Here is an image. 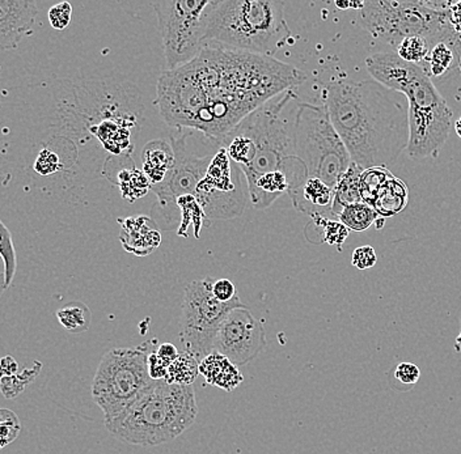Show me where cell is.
Returning a JSON list of instances; mask_svg holds the SVG:
<instances>
[{
  "instance_id": "obj_7",
  "label": "cell",
  "mask_w": 461,
  "mask_h": 454,
  "mask_svg": "<svg viewBox=\"0 0 461 454\" xmlns=\"http://www.w3.org/2000/svg\"><path fill=\"white\" fill-rule=\"evenodd\" d=\"M358 13L360 25L393 49L408 37H422L431 46L452 39L447 3L379 0L363 3Z\"/></svg>"
},
{
  "instance_id": "obj_6",
  "label": "cell",
  "mask_w": 461,
  "mask_h": 454,
  "mask_svg": "<svg viewBox=\"0 0 461 454\" xmlns=\"http://www.w3.org/2000/svg\"><path fill=\"white\" fill-rule=\"evenodd\" d=\"M295 97V89H288L245 117L236 126L249 137L255 148L252 163L241 169L247 185L262 174L281 171L287 178L288 195L301 188L307 180V169L294 154L291 128H288L284 116L285 109Z\"/></svg>"
},
{
  "instance_id": "obj_27",
  "label": "cell",
  "mask_w": 461,
  "mask_h": 454,
  "mask_svg": "<svg viewBox=\"0 0 461 454\" xmlns=\"http://www.w3.org/2000/svg\"><path fill=\"white\" fill-rule=\"evenodd\" d=\"M379 215L376 211L365 202L353 203V205L346 206L339 212L337 219L348 229V231L363 232L370 228L377 220Z\"/></svg>"
},
{
  "instance_id": "obj_42",
  "label": "cell",
  "mask_w": 461,
  "mask_h": 454,
  "mask_svg": "<svg viewBox=\"0 0 461 454\" xmlns=\"http://www.w3.org/2000/svg\"><path fill=\"white\" fill-rule=\"evenodd\" d=\"M20 366L16 359L11 355L3 356L0 359V378H10L19 372Z\"/></svg>"
},
{
  "instance_id": "obj_14",
  "label": "cell",
  "mask_w": 461,
  "mask_h": 454,
  "mask_svg": "<svg viewBox=\"0 0 461 454\" xmlns=\"http://www.w3.org/2000/svg\"><path fill=\"white\" fill-rule=\"evenodd\" d=\"M267 347L264 325L247 307L230 310L219 326L214 352L226 356L236 367L255 361Z\"/></svg>"
},
{
  "instance_id": "obj_1",
  "label": "cell",
  "mask_w": 461,
  "mask_h": 454,
  "mask_svg": "<svg viewBox=\"0 0 461 454\" xmlns=\"http://www.w3.org/2000/svg\"><path fill=\"white\" fill-rule=\"evenodd\" d=\"M305 79L299 68L273 57L206 48L161 75L155 103L167 125L202 132L219 145L245 117Z\"/></svg>"
},
{
  "instance_id": "obj_35",
  "label": "cell",
  "mask_w": 461,
  "mask_h": 454,
  "mask_svg": "<svg viewBox=\"0 0 461 454\" xmlns=\"http://www.w3.org/2000/svg\"><path fill=\"white\" fill-rule=\"evenodd\" d=\"M71 16L72 5L68 2L59 3L49 11V22L57 31H65L70 25Z\"/></svg>"
},
{
  "instance_id": "obj_17",
  "label": "cell",
  "mask_w": 461,
  "mask_h": 454,
  "mask_svg": "<svg viewBox=\"0 0 461 454\" xmlns=\"http://www.w3.org/2000/svg\"><path fill=\"white\" fill-rule=\"evenodd\" d=\"M296 211L310 217H322L325 209L331 207L333 191L319 178L308 177L301 188L288 194Z\"/></svg>"
},
{
  "instance_id": "obj_3",
  "label": "cell",
  "mask_w": 461,
  "mask_h": 454,
  "mask_svg": "<svg viewBox=\"0 0 461 454\" xmlns=\"http://www.w3.org/2000/svg\"><path fill=\"white\" fill-rule=\"evenodd\" d=\"M366 67L375 82L399 92L408 102L409 156H439L451 132L452 111L428 74L420 66L400 58L394 51L368 57Z\"/></svg>"
},
{
  "instance_id": "obj_26",
  "label": "cell",
  "mask_w": 461,
  "mask_h": 454,
  "mask_svg": "<svg viewBox=\"0 0 461 454\" xmlns=\"http://www.w3.org/2000/svg\"><path fill=\"white\" fill-rule=\"evenodd\" d=\"M200 361L189 352L178 353L175 361L167 370L166 381L168 384L183 385V387H192L200 375Z\"/></svg>"
},
{
  "instance_id": "obj_37",
  "label": "cell",
  "mask_w": 461,
  "mask_h": 454,
  "mask_svg": "<svg viewBox=\"0 0 461 454\" xmlns=\"http://www.w3.org/2000/svg\"><path fill=\"white\" fill-rule=\"evenodd\" d=\"M377 263L376 252L373 246H360L354 250L353 257H351V263L358 270H367L374 267Z\"/></svg>"
},
{
  "instance_id": "obj_22",
  "label": "cell",
  "mask_w": 461,
  "mask_h": 454,
  "mask_svg": "<svg viewBox=\"0 0 461 454\" xmlns=\"http://www.w3.org/2000/svg\"><path fill=\"white\" fill-rule=\"evenodd\" d=\"M130 128H132V125L125 120H103L94 132L104 147L112 154L129 155V149H131Z\"/></svg>"
},
{
  "instance_id": "obj_30",
  "label": "cell",
  "mask_w": 461,
  "mask_h": 454,
  "mask_svg": "<svg viewBox=\"0 0 461 454\" xmlns=\"http://www.w3.org/2000/svg\"><path fill=\"white\" fill-rule=\"evenodd\" d=\"M430 50L431 45L429 44L428 40L422 39V37H408L397 45L394 53L405 62L423 67Z\"/></svg>"
},
{
  "instance_id": "obj_25",
  "label": "cell",
  "mask_w": 461,
  "mask_h": 454,
  "mask_svg": "<svg viewBox=\"0 0 461 454\" xmlns=\"http://www.w3.org/2000/svg\"><path fill=\"white\" fill-rule=\"evenodd\" d=\"M57 318L63 329L71 334H82L91 326V309L85 303L72 301L68 306L57 310Z\"/></svg>"
},
{
  "instance_id": "obj_24",
  "label": "cell",
  "mask_w": 461,
  "mask_h": 454,
  "mask_svg": "<svg viewBox=\"0 0 461 454\" xmlns=\"http://www.w3.org/2000/svg\"><path fill=\"white\" fill-rule=\"evenodd\" d=\"M115 183L120 188L123 200H128V202H135V200L144 197L149 191H151V183L144 176L143 172L138 169L134 164L130 166L125 165L118 172Z\"/></svg>"
},
{
  "instance_id": "obj_8",
  "label": "cell",
  "mask_w": 461,
  "mask_h": 454,
  "mask_svg": "<svg viewBox=\"0 0 461 454\" xmlns=\"http://www.w3.org/2000/svg\"><path fill=\"white\" fill-rule=\"evenodd\" d=\"M291 139L294 154L307 169L308 177L319 178L334 191L351 160L325 109L299 103Z\"/></svg>"
},
{
  "instance_id": "obj_32",
  "label": "cell",
  "mask_w": 461,
  "mask_h": 454,
  "mask_svg": "<svg viewBox=\"0 0 461 454\" xmlns=\"http://www.w3.org/2000/svg\"><path fill=\"white\" fill-rule=\"evenodd\" d=\"M0 260L5 269V286L7 289L13 284L14 274H16L17 260L13 235L3 221H0Z\"/></svg>"
},
{
  "instance_id": "obj_36",
  "label": "cell",
  "mask_w": 461,
  "mask_h": 454,
  "mask_svg": "<svg viewBox=\"0 0 461 454\" xmlns=\"http://www.w3.org/2000/svg\"><path fill=\"white\" fill-rule=\"evenodd\" d=\"M58 169H59V159L57 155L50 149H42L34 163V171L42 176H48V174H56Z\"/></svg>"
},
{
  "instance_id": "obj_18",
  "label": "cell",
  "mask_w": 461,
  "mask_h": 454,
  "mask_svg": "<svg viewBox=\"0 0 461 454\" xmlns=\"http://www.w3.org/2000/svg\"><path fill=\"white\" fill-rule=\"evenodd\" d=\"M198 369L207 384L226 392H233L244 381L243 373L239 367H236L226 356L216 352L202 359Z\"/></svg>"
},
{
  "instance_id": "obj_4",
  "label": "cell",
  "mask_w": 461,
  "mask_h": 454,
  "mask_svg": "<svg viewBox=\"0 0 461 454\" xmlns=\"http://www.w3.org/2000/svg\"><path fill=\"white\" fill-rule=\"evenodd\" d=\"M198 405L194 387L152 381L120 415L105 422L120 441L158 447L183 435L194 424Z\"/></svg>"
},
{
  "instance_id": "obj_13",
  "label": "cell",
  "mask_w": 461,
  "mask_h": 454,
  "mask_svg": "<svg viewBox=\"0 0 461 454\" xmlns=\"http://www.w3.org/2000/svg\"><path fill=\"white\" fill-rule=\"evenodd\" d=\"M186 130H177L171 137V147L175 154V164L168 172L163 182L152 185L151 191L158 197L155 209H158V215L164 219L167 226L180 223V211L177 209V200L183 195H193L214 154L198 156L187 146Z\"/></svg>"
},
{
  "instance_id": "obj_41",
  "label": "cell",
  "mask_w": 461,
  "mask_h": 454,
  "mask_svg": "<svg viewBox=\"0 0 461 454\" xmlns=\"http://www.w3.org/2000/svg\"><path fill=\"white\" fill-rule=\"evenodd\" d=\"M155 353L167 364L171 366L172 361H176L178 356V350L176 349L175 344L172 343H161L158 344V349L155 350Z\"/></svg>"
},
{
  "instance_id": "obj_34",
  "label": "cell",
  "mask_w": 461,
  "mask_h": 454,
  "mask_svg": "<svg viewBox=\"0 0 461 454\" xmlns=\"http://www.w3.org/2000/svg\"><path fill=\"white\" fill-rule=\"evenodd\" d=\"M22 422L13 410L0 407V450H5L19 438Z\"/></svg>"
},
{
  "instance_id": "obj_45",
  "label": "cell",
  "mask_w": 461,
  "mask_h": 454,
  "mask_svg": "<svg viewBox=\"0 0 461 454\" xmlns=\"http://www.w3.org/2000/svg\"><path fill=\"white\" fill-rule=\"evenodd\" d=\"M456 344H459V346H461V332L459 337H457L456 339Z\"/></svg>"
},
{
  "instance_id": "obj_9",
  "label": "cell",
  "mask_w": 461,
  "mask_h": 454,
  "mask_svg": "<svg viewBox=\"0 0 461 454\" xmlns=\"http://www.w3.org/2000/svg\"><path fill=\"white\" fill-rule=\"evenodd\" d=\"M149 344L104 353L92 382V398L103 411L104 423L120 415L154 381L147 368Z\"/></svg>"
},
{
  "instance_id": "obj_10",
  "label": "cell",
  "mask_w": 461,
  "mask_h": 454,
  "mask_svg": "<svg viewBox=\"0 0 461 454\" xmlns=\"http://www.w3.org/2000/svg\"><path fill=\"white\" fill-rule=\"evenodd\" d=\"M218 0L155 2L158 28L168 71L192 62L206 49V31Z\"/></svg>"
},
{
  "instance_id": "obj_40",
  "label": "cell",
  "mask_w": 461,
  "mask_h": 454,
  "mask_svg": "<svg viewBox=\"0 0 461 454\" xmlns=\"http://www.w3.org/2000/svg\"><path fill=\"white\" fill-rule=\"evenodd\" d=\"M147 368H149V375L151 380H166L167 370L168 366L161 361L154 352H149L147 356Z\"/></svg>"
},
{
  "instance_id": "obj_28",
  "label": "cell",
  "mask_w": 461,
  "mask_h": 454,
  "mask_svg": "<svg viewBox=\"0 0 461 454\" xmlns=\"http://www.w3.org/2000/svg\"><path fill=\"white\" fill-rule=\"evenodd\" d=\"M42 369L41 361H33L29 367L20 368L16 375L0 378V393L7 399H14L24 392L25 387L36 380Z\"/></svg>"
},
{
  "instance_id": "obj_43",
  "label": "cell",
  "mask_w": 461,
  "mask_h": 454,
  "mask_svg": "<svg viewBox=\"0 0 461 454\" xmlns=\"http://www.w3.org/2000/svg\"><path fill=\"white\" fill-rule=\"evenodd\" d=\"M0 263H2V260H0ZM5 269H3V266H0V296H2V293L5 291Z\"/></svg>"
},
{
  "instance_id": "obj_19",
  "label": "cell",
  "mask_w": 461,
  "mask_h": 454,
  "mask_svg": "<svg viewBox=\"0 0 461 454\" xmlns=\"http://www.w3.org/2000/svg\"><path fill=\"white\" fill-rule=\"evenodd\" d=\"M175 164V154L169 143L155 139L147 143L142 151V172L152 185L163 182Z\"/></svg>"
},
{
  "instance_id": "obj_2",
  "label": "cell",
  "mask_w": 461,
  "mask_h": 454,
  "mask_svg": "<svg viewBox=\"0 0 461 454\" xmlns=\"http://www.w3.org/2000/svg\"><path fill=\"white\" fill-rule=\"evenodd\" d=\"M375 80H334L322 91L324 109L362 171L387 168L409 142L408 102Z\"/></svg>"
},
{
  "instance_id": "obj_20",
  "label": "cell",
  "mask_w": 461,
  "mask_h": 454,
  "mask_svg": "<svg viewBox=\"0 0 461 454\" xmlns=\"http://www.w3.org/2000/svg\"><path fill=\"white\" fill-rule=\"evenodd\" d=\"M406 205H408V188L402 180L392 176L377 192L373 209L379 217L388 218L402 212Z\"/></svg>"
},
{
  "instance_id": "obj_29",
  "label": "cell",
  "mask_w": 461,
  "mask_h": 454,
  "mask_svg": "<svg viewBox=\"0 0 461 454\" xmlns=\"http://www.w3.org/2000/svg\"><path fill=\"white\" fill-rule=\"evenodd\" d=\"M457 56L455 53L454 48L447 42H439L431 46L430 54L429 58L423 65L422 70L428 74V76H442L448 73L455 63H456Z\"/></svg>"
},
{
  "instance_id": "obj_44",
  "label": "cell",
  "mask_w": 461,
  "mask_h": 454,
  "mask_svg": "<svg viewBox=\"0 0 461 454\" xmlns=\"http://www.w3.org/2000/svg\"><path fill=\"white\" fill-rule=\"evenodd\" d=\"M455 130H456V134L461 138V117L457 120V122L455 123Z\"/></svg>"
},
{
  "instance_id": "obj_31",
  "label": "cell",
  "mask_w": 461,
  "mask_h": 454,
  "mask_svg": "<svg viewBox=\"0 0 461 454\" xmlns=\"http://www.w3.org/2000/svg\"><path fill=\"white\" fill-rule=\"evenodd\" d=\"M393 176L387 168L366 169L360 174V197L362 202L373 207L375 198L382 186Z\"/></svg>"
},
{
  "instance_id": "obj_23",
  "label": "cell",
  "mask_w": 461,
  "mask_h": 454,
  "mask_svg": "<svg viewBox=\"0 0 461 454\" xmlns=\"http://www.w3.org/2000/svg\"><path fill=\"white\" fill-rule=\"evenodd\" d=\"M177 209L180 211V226H178L177 235L180 237H189V227L194 228V237H201L202 226L210 227L206 215L198 200L193 195H183L177 200Z\"/></svg>"
},
{
  "instance_id": "obj_5",
  "label": "cell",
  "mask_w": 461,
  "mask_h": 454,
  "mask_svg": "<svg viewBox=\"0 0 461 454\" xmlns=\"http://www.w3.org/2000/svg\"><path fill=\"white\" fill-rule=\"evenodd\" d=\"M279 0H218L206 31V48L273 57L291 31Z\"/></svg>"
},
{
  "instance_id": "obj_39",
  "label": "cell",
  "mask_w": 461,
  "mask_h": 454,
  "mask_svg": "<svg viewBox=\"0 0 461 454\" xmlns=\"http://www.w3.org/2000/svg\"><path fill=\"white\" fill-rule=\"evenodd\" d=\"M212 295L221 303H229L238 296L236 287L230 279H215L212 283Z\"/></svg>"
},
{
  "instance_id": "obj_11",
  "label": "cell",
  "mask_w": 461,
  "mask_h": 454,
  "mask_svg": "<svg viewBox=\"0 0 461 454\" xmlns=\"http://www.w3.org/2000/svg\"><path fill=\"white\" fill-rule=\"evenodd\" d=\"M215 279L206 277L187 284L181 304L180 341L185 352L198 361L214 352V342L221 321L230 310L245 307L239 296L221 303L212 295Z\"/></svg>"
},
{
  "instance_id": "obj_12",
  "label": "cell",
  "mask_w": 461,
  "mask_h": 454,
  "mask_svg": "<svg viewBox=\"0 0 461 454\" xmlns=\"http://www.w3.org/2000/svg\"><path fill=\"white\" fill-rule=\"evenodd\" d=\"M249 194L241 169L230 162L226 149L219 147L206 174L195 189L207 221L230 220L243 214Z\"/></svg>"
},
{
  "instance_id": "obj_38",
  "label": "cell",
  "mask_w": 461,
  "mask_h": 454,
  "mask_svg": "<svg viewBox=\"0 0 461 454\" xmlns=\"http://www.w3.org/2000/svg\"><path fill=\"white\" fill-rule=\"evenodd\" d=\"M393 375L397 381L402 382L403 385H408V387H411V385H416L417 382L420 381V370L416 364L403 361V363H400L399 366L396 367Z\"/></svg>"
},
{
  "instance_id": "obj_16",
  "label": "cell",
  "mask_w": 461,
  "mask_h": 454,
  "mask_svg": "<svg viewBox=\"0 0 461 454\" xmlns=\"http://www.w3.org/2000/svg\"><path fill=\"white\" fill-rule=\"evenodd\" d=\"M120 240L126 252L138 257L154 253L161 244V234L157 221L149 217H132L120 219Z\"/></svg>"
},
{
  "instance_id": "obj_33",
  "label": "cell",
  "mask_w": 461,
  "mask_h": 454,
  "mask_svg": "<svg viewBox=\"0 0 461 454\" xmlns=\"http://www.w3.org/2000/svg\"><path fill=\"white\" fill-rule=\"evenodd\" d=\"M313 223L321 228L322 243L339 246V249H341L342 244L345 243L346 238L350 234V231L339 220H330L324 217H313Z\"/></svg>"
},
{
  "instance_id": "obj_15",
  "label": "cell",
  "mask_w": 461,
  "mask_h": 454,
  "mask_svg": "<svg viewBox=\"0 0 461 454\" xmlns=\"http://www.w3.org/2000/svg\"><path fill=\"white\" fill-rule=\"evenodd\" d=\"M37 13L36 2L0 0V50L16 49L33 31Z\"/></svg>"
},
{
  "instance_id": "obj_21",
  "label": "cell",
  "mask_w": 461,
  "mask_h": 454,
  "mask_svg": "<svg viewBox=\"0 0 461 454\" xmlns=\"http://www.w3.org/2000/svg\"><path fill=\"white\" fill-rule=\"evenodd\" d=\"M362 172L359 166L351 163L348 171L339 178V183L333 191V202L330 207V212L334 217H339V212L346 206L362 202V197H360V174Z\"/></svg>"
}]
</instances>
